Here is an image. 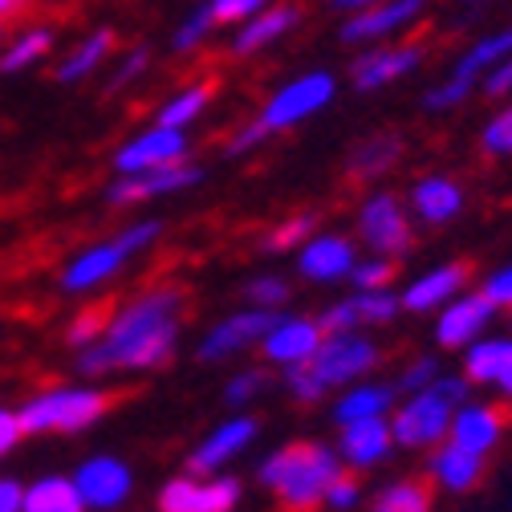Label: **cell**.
Masks as SVG:
<instances>
[{
    "mask_svg": "<svg viewBox=\"0 0 512 512\" xmlns=\"http://www.w3.org/2000/svg\"><path fill=\"white\" fill-rule=\"evenodd\" d=\"M187 313V289L179 281H159L110 309L106 334L78 354L82 378H110V374H151L167 366L179 350Z\"/></svg>",
    "mask_w": 512,
    "mask_h": 512,
    "instance_id": "1",
    "label": "cell"
},
{
    "mask_svg": "<svg viewBox=\"0 0 512 512\" xmlns=\"http://www.w3.org/2000/svg\"><path fill=\"white\" fill-rule=\"evenodd\" d=\"M342 456L334 443L322 439H293L285 447H273L256 464V484H261L281 512H317L330 480L342 472Z\"/></svg>",
    "mask_w": 512,
    "mask_h": 512,
    "instance_id": "2",
    "label": "cell"
},
{
    "mask_svg": "<svg viewBox=\"0 0 512 512\" xmlns=\"http://www.w3.org/2000/svg\"><path fill=\"white\" fill-rule=\"evenodd\" d=\"M472 395V382L464 374H439L427 387L399 395L395 411H391V427H395V443L399 452H419L427 456L435 443L447 439L452 431V419L460 411V403Z\"/></svg>",
    "mask_w": 512,
    "mask_h": 512,
    "instance_id": "3",
    "label": "cell"
},
{
    "mask_svg": "<svg viewBox=\"0 0 512 512\" xmlns=\"http://www.w3.org/2000/svg\"><path fill=\"white\" fill-rule=\"evenodd\" d=\"M110 411V391L98 382H74V387H45L17 407L25 435H82Z\"/></svg>",
    "mask_w": 512,
    "mask_h": 512,
    "instance_id": "4",
    "label": "cell"
},
{
    "mask_svg": "<svg viewBox=\"0 0 512 512\" xmlns=\"http://www.w3.org/2000/svg\"><path fill=\"white\" fill-rule=\"evenodd\" d=\"M305 366L317 374V382H322L330 395H338L342 387H350V382L378 374L382 346L374 342L370 330H326L322 346H317V354Z\"/></svg>",
    "mask_w": 512,
    "mask_h": 512,
    "instance_id": "5",
    "label": "cell"
},
{
    "mask_svg": "<svg viewBox=\"0 0 512 512\" xmlns=\"http://www.w3.org/2000/svg\"><path fill=\"white\" fill-rule=\"evenodd\" d=\"M354 240L378 256H407L415 244V216L395 191H370L354 216Z\"/></svg>",
    "mask_w": 512,
    "mask_h": 512,
    "instance_id": "6",
    "label": "cell"
},
{
    "mask_svg": "<svg viewBox=\"0 0 512 512\" xmlns=\"http://www.w3.org/2000/svg\"><path fill=\"white\" fill-rule=\"evenodd\" d=\"M244 496V484L232 472H183L171 476L159 496H155V512H236Z\"/></svg>",
    "mask_w": 512,
    "mask_h": 512,
    "instance_id": "7",
    "label": "cell"
},
{
    "mask_svg": "<svg viewBox=\"0 0 512 512\" xmlns=\"http://www.w3.org/2000/svg\"><path fill=\"white\" fill-rule=\"evenodd\" d=\"M326 338V326H322V317H313V313H289V309H277L273 313V322L261 338V358L269 370H293V366H305L317 346H322Z\"/></svg>",
    "mask_w": 512,
    "mask_h": 512,
    "instance_id": "8",
    "label": "cell"
},
{
    "mask_svg": "<svg viewBox=\"0 0 512 512\" xmlns=\"http://www.w3.org/2000/svg\"><path fill=\"white\" fill-rule=\"evenodd\" d=\"M261 439V423H256V415L248 411H232L228 419H220L196 447L187 452V472H228L240 456H248V447Z\"/></svg>",
    "mask_w": 512,
    "mask_h": 512,
    "instance_id": "9",
    "label": "cell"
},
{
    "mask_svg": "<svg viewBox=\"0 0 512 512\" xmlns=\"http://www.w3.org/2000/svg\"><path fill=\"white\" fill-rule=\"evenodd\" d=\"M204 183V167L196 163H167V167H151V171H135V175H118L106 187V204L110 208H139L163 196H175V191H191Z\"/></svg>",
    "mask_w": 512,
    "mask_h": 512,
    "instance_id": "10",
    "label": "cell"
},
{
    "mask_svg": "<svg viewBox=\"0 0 512 512\" xmlns=\"http://www.w3.org/2000/svg\"><path fill=\"white\" fill-rule=\"evenodd\" d=\"M269 322H273V309L240 305V309L224 313L220 322H212L200 334L196 358L212 366V362H228V358H236L244 350H256V346H261V338H265V330H269Z\"/></svg>",
    "mask_w": 512,
    "mask_h": 512,
    "instance_id": "11",
    "label": "cell"
},
{
    "mask_svg": "<svg viewBox=\"0 0 512 512\" xmlns=\"http://www.w3.org/2000/svg\"><path fill=\"white\" fill-rule=\"evenodd\" d=\"M504 57H512V29H504V33H492V37L476 41V45H472V49L460 57L456 74L447 78L443 86L427 90L423 106H427V110H452V106H460V102H464V98L476 90V82H480L484 74H492Z\"/></svg>",
    "mask_w": 512,
    "mask_h": 512,
    "instance_id": "12",
    "label": "cell"
},
{
    "mask_svg": "<svg viewBox=\"0 0 512 512\" xmlns=\"http://www.w3.org/2000/svg\"><path fill=\"white\" fill-rule=\"evenodd\" d=\"M74 484L78 496L86 504V512H118L131 504L135 496V472L118 456H90L74 468Z\"/></svg>",
    "mask_w": 512,
    "mask_h": 512,
    "instance_id": "13",
    "label": "cell"
},
{
    "mask_svg": "<svg viewBox=\"0 0 512 512\" xmlns=\"http://www.w3.org/2000/svg\"><path fill=\"white\" fill-rule=\"evenodd\" d=\"M500 309L484 297V289H464L435 313V346L439 350H468L476 338L492 330V317Z\"/></svg>",
    "mask_w": 512,
    "mask_h": 512,
    "instance_id": "14",
    "label": "cell"
},
{
    "mask_svg": "<svg viewBox=\"0 0 512 512\" xmlns=\"http://www.w3.org/2000/svg\"><path fill=\"white\" fill-rule=\"evenodd\" d=\"M403 313V301H399V289H350L346 297L330 301L322 313V326L326 330H382L399 322Z\"/></svg>",
    "mask_w": 512,
    "mask_h": 512,
    "instance_id": "15",
    "label": "cell"
},
{
    "mask_svg": "<svg viewBox=\"0 0 512 512\" xmlns=\"http://www.w3.org/2000/svg\"><path fill=\"white\" fill-rule=\"evenodd\" d=\"M334 90H338V82H334L330 74H305V78H297V82L281 86V90L265 102V110H261L265 131H269V135L289 131V126L305 122L309 114L326 110V106L334 102Z\"/></svg>",
    "mask_w": 512,
    "mask_h": 512,
    "instance_id": "16",
    "label": "cell"
},
{
    "mask_svg": "<svg viewBox=\"0 0 512 512\" xmlns=\"http://www.w3.org/2000/svg\"><path fill=\"white\" fill-rule=\"evenodd\" d=\"M460 374L472 382V391L512 399V334H484L468 350H460Z\"/></svg>",
    "mask_w": 512,
    "mask_h": 512,
    "instance_id": "17",
    "label": "cell"
},
{
    "mask_svg": "<svg viewBox=\"0 0 512 512\" xmlns=\"http://www.w3.org/2000/svg\"><path fill=\"white\" fill-rule=\"evenodd\" d=\"M126 265H131V252H126L114 236H106V240H94V244L78 248L70 261L61 265L57 285H61V293L82 297V293H94V289L110 285Z\"/></svg>",
    "mask_w": 512,
    "mask_h": 512,
    "instance_id": "18",
    "label": "cell"
},
{
    "mask_svg": "<svg viewBox=\"0 0 512 512\" xmlns=\"http://www.w3.org/2000/svg\"><path fill=\"white\" fill-rule=\"evenodd\" d=\"M508 419L512 415H508L504 399H496V395H468L460 403L456 419H452V431H447V439L488 460L496 447H500L504 431H508Z\"/></svg>",
    "mask_w": 512,
    "mask_h": 512,
    "instance_id": "19",
    "label": "cell"
},
{
    "mask_svg": "<svg viewBox=\"0 0 512 512\" xmlns=\"http://www.w3.org/2000/svg\"><path fill=\"white\" fill-rule=\"evenodd\" d=\"M187 131H179V126H147V131H139L135 139H126L110 163H114V175H135V171H151V167H167V163H183L187 159Z\"/></svg>",
    "mask_w": 512,
    "mask_h": 512,
    "instance_id": "20",
    "label": "cell"
},
{
    "mask_svg": "<svg viewBox=\"0 0 512 512\" xmlns=\"http://www.w3.org/2000/svg\"><path fill=\"white\" fill-rule=\"evenodd\" d=\"M293 256H297V273L309 285H342L350 281V269L358 261V240L342 232H313Z\"/></svg>",
    "mask_w": 512,
    "mask_h": 512,
    "instance_id": "21",
    "label": "cell"
},
{
    "mask_svg": "<svg viewBox=\"0 0 512 512\" xmlns=\"http://www.w3.org/2000/svg\"><path fill=\"white\" fill-rule=\"evenodd\" d=\"M57 53V25L41 17H25L0 33V78L29 74Z\"/></svg>",
    "mask_w": 512,
    "mask_h": 512,
    "instance_id": "22",
    "label": "cell"
},
{
    "mask_svg": "<svg viewBox=\"0 0 512 512\" xmlns=\"http://www.w3.org/2000/svg\"><path fill=\"white\" fill-rule=\"evenodd\" d=\"M338 456L350 472H370V468H382L395 452V427H391V415H378V419H358V423H342L338 427Z\"/></svg>",
    "mask_w": 512,
    "mask_h": 512,
    "instance_id": "23",
    "label": "cell"
},
{
    "mask_svg": "<svg viewBox=\"0 0 512 512\" xmlns=\"http://www.w3.org/2000/svg\"><path fill=\"white\" fill-rule=\"evenodd\" d=\"M468 285H472V269L464 261H443V265H431L419 277H411L399 289V301H403V313L435 317L447 301H452L456 293H464Z\"/></svg>",
    "mask_w": 512,
    "mask_h": 512,
    "instance_id": "24",
    "label": "cell"
},
{
    "mask_svg": "<svg viewBox=\"0 0 512 512\" xmlns=\"http://www.w3.org/2000/svg\"><path fill=\"white\" fill-rule=\"evenodd\" d=\"M114 53H118V33L106 29V25H102V29H90V33H82L70 49L57 53V61H53V82H57V86H82V82H90L102 66H110Z\"/></svg>",
    "mask_w": 512,
    "mask_h": 512,
    "instance_id": "25",
    "label": "cell"
},
{
    "mask_svg": "<svg viewBox=\"0 0 512 512\" xmlns=\"http://www.w3.org/2000/svg\"><path fill=\"white\" fill-rule=\"evenodd\" d=\"M480 480H484V456L468 452V447L443 439L427 452V484L435 492L464 496V492L480 488Z\"/></svg>",
    "mask_w": 512,
    "mask_h": 512,
    "instance_id": "26",
    "label": "cell"
},
{
    "mask_svg": "<svg viewBox=\"0 0 512 512\" xmlns=\"http://www.w3.org/2000/svg\"><path fill=\"white\" fill-rule=\"evenodd\" d=\"M419 61H423V41H419V37H411V41H403V45H387V49H370V53H362V57L354 61L350 82H354L362 94H370V90H382V86L399 82L403 74H411Z\"/></svg>",
    "mask_w": 512,
    "mask_h": 512,
    "instance_id": "27",
    "label": "cell"
},
{
    "mask_svg": "<svg viewBox=\"0 0 512 512\" xmlns=\"http://www.w3.org/2000/svg\"><path fill=\"white\" fill-rule=\"evenodd\" d=\"M407 208L419 224L427 228H443L464 212V183L452 175H423L415 179V187L407 191Z\"/></svg>",
    "mask_w": 512,
    "mask_h": 512,
    "instance_id": "28",
    "label": "cell"
},
{
    "mask_svg": "<svg viewBox=\"0 0 512 512\" xmlns=\"http://www.w3.org/2000/svg\"><path fill=\"white\" fill-rule=\"evenodd\" d=\"M399 403V387L395 382H378V378H362L342 387L330 403V419L334 427L342 423H358V419H378V415H391Z\"/></svg>",
    "mask_w": 512,
    "mask_h": 512,
    "instance_id": "29",
    "label": "cell"
},
{
    "mask_svg": "<svg viewBox=\"0 0 512 512\" xmlns=\"http://www.w3.org/2000/svg\"><path fill=\"white\" fill-rule=\"evenodd\" d=\"M403 159V135L395 131H378V135H366L350 147L346 155V179L366 187V183H378L382 175H391Z\"/></svg>",
    "mask_w": 512,
    "mask_h": 512,
    "instance_id": "30",
    "label": "cell"
},
{
    "mask_svg": "<svg viewBox=\"0 0 512 512\" xmlns=\"http://www.w3.org/2000/svg\"><path fill=\"white\" fill-rule=\"evenodd\" d=\"M411 17H419V0H378V5L362 9L358 17H350V25H342V41H374L387 37L395 29H403Z\"/></svg>",
    "mask_w": 512,
    "mask_h": 512,
    "instance_id": "31",
    "label": "cell"
},
{
    "mask_svg": "<svg viewBox=\"0 0 512 512\" xmlns=\"http://www.w3.org/2000/svg\"><path fill=\"white\" fill-rule=\"evenodd\" d=\"M366 512H435V488L415 476H399L370 492Z\"/></svg>",
    "mask_w": 512,
    "mask_h": 512,
    "instance_id": "32",
    "label": "cell"
},
{
    "mask_svg": "<svg viewBox=\"0 0 512 512\" xmlns=\"http://www.w3.org/2000/svg\"><path fill=\"white\" fill-rule=\"evenodd\" d=\"M21 512H86L74 476H37L25 484V508Z\"/></svg>",
    "mask_w": 512,
    "mask_h": 512,
    "instance_id": "33",
    "label": "cell"
},
{
    "mask_svg": "<svg viewBox=\"0 0 512 512\" xmlns=\"http://www.w3.org/2000/svg\"><path fill=\"white\" fill-rule=\"evenodd\" d=\"M212 94H216V82H212V78L187 82V86H179V90L159 106L155 122H163V126H179V131H187V126L212 106Z\"/></svg>",
    "mask_w": 512,
    "mask_h": 512,
    "instance_id": "34",
    "label": "cell"
},
{
    "mask_svg": "<svg viewBox=\"0 0 512 512\" xmlns=\"http://www.w3.org/2000/svg\"><path fill=\"white\" fill-rule=\"evenodd\" d=\"M297 17H301L297 5H277V9H269V13H261V17H252V25H244V29L236 33L232 53H236V57H248V53H256V49H265L269 41H277L281 33H289V29L297 25Z\"/></svg>",
    "mask_w": 512,
    "mask_h": 512,
    "instance_id": "35",
    "label": "cell"
},
{
    "mask_svg": "<svg viewBox=\"0 0 512 512\" xmlns=\"http://www.w3.org/2000/svg\"><path fill=\"white\" fill-rule=\"evenodd\" d=\"M273 387L269 366H244L224 382V407L228 411H252L256 403L265 399V391Z\"/></svg>",
    "mask_w": 512,
    "mask_h": 512,
    "instance_id": "36",
    "label": "cell"
},
{
    "mask_svg": "<svg viewBox=\"0 0 512 512\" xmlns=\"http://www.w3.org/2000/svg\"><path fill=\"white\" fill-rule=\"evenodd\" d=\"M317 212H297V216H289V220H277L265 236H261V252H269V256H277V252H297L313 232H317Z\"/></svg>",
    "mask_w": 512,
    "mask_h": 512,
    "instance_id": "37",
    "label": "cell"
},
{
    "mask_svg": "<svg viewBox=\"0 0 512 512\" xmlns=\"http://www.w3.org/2000/svg\"><path fill=\"white\" fill-rule=\"evenodd\" d=\"M399 281V261L378 252H358V261L350 269V289H395Z\"/></svg>",
    "mask_w": 512,
    "mask_h": 512,
    "instance_id": "38",
    "label": "cell"
},
{
    "mask_svg": "<svg viewBox=\"0 0 512 512\" xmlns=\"http://www.w3.org/2000/svg\"><path fill=\"white\" fill-rule=\"evenodd\" d=\"M293 297V285L281 277V273H261V277H252L244 281V305H256V309H285Z\"/></svg>",
    "mask_w": 512,
    "mask_h": 512,
    "instance_id": "39",
    "label": "cell"
},
{
    "mask_svg": "<svg viewBox=\"0 0 512 512\" xmlns=\"http://www.w3.org/2000/svg\"><path fill=\"white\" fill-rule=\"evenodd\" d=\"M106 322H110V309H82V313L70 317V326L61 330V338H66L70 350L82 354V350H90L106 334Z\"/></svg>",
    "mask_w": 512,
    "mask_h": 512,
    "instance_id": "40",
    "label": "cell"
},
{
    "mask_svg": "<svg viewBox=\"0 0 512 512\" xmlns=\"http://www.w3.org/2000/svg\"><path fill=\"white\" fill-rule=\"evenodd\" d=\"M147 66H151V49H147V45H131V49L114 53V70H110L106 90L118 94V90H126V86H135V82L147 74Z\"/></svg>",
    "mask_w": 512,
    "mask_h": 512,
    "instance_id": "41",
    "label": "cell"
},
{
    "mask_svg": "<svg viewBox=\"0 0 512 512\" xmlns=\"http://www.w3.org/2000/svg\"><path fill=\"white\" fill-rule=\"evenodd\" d=\"M362 500H366V496H362L358 472L342 468V472L330 480V488H326V496H322V508H326V512H358Z\"/></svg>",
    "mask_w": 512,
    "mask_h": 512,
    "instance_id": "42",
    "label": "cell"
},
{
    "mask_svg": "<svg viewBox=\"0 0 512 512\" xmlns=\"http://www.w3.org/2000/svg\"><path fill=\"white\" fill-rule=\"evenodd\" d=\"M114 240L131 252V261H139V256H147L163 240V220H131L114 232Z\"/></svg>",
    "mask_w": 512,
    "mask_h": 512,
    "instance_id": "43",
    "label": "cell"
},
{
    "mask_svg": "<svg viewBox=\"0 0 512 512\" xmlns=\"http://www.w3.org/2000/svg\"><path fill=\"white\" fill-rule=\"evenodd\" d=\"M212 33H216V17H212V9H208V5H200L196 13H191V17L175 29L171 49H175V53H196V49L204 45V37H212Z\"/></svg>",
    "mask_w": 512,
    "mask_h": 512,
    "instance_id": "44",
    "label": "cell"
},
{
    "mask_svg": "<svg viewBox=\"0 0 512 512\" xmlns=\"http://www.w3.org/2000/svg\"><path fill=\"white\" fill-rule=\"evenodd\" d=\"M439 374H443V366H439L435 354H415V358H407V362L399 366V374H395L391 382L399 387V395H411V391L427 387V382H435Z\"/></svg>",
    "mask_w": 512,
    "mask_h": 512,
    "instance_id": "45",
    "label": "cell"
},
{
    "mask_svg": "<svg viewBox=\"0 0 512 512\" xmlns=\"http://www.w3.org/2000/svg\"><path fill=\"white\" fill-rule=\"evenodd\" d=\"M480 147H484V155H492V159L512 155V106H504V110L484 126Z\"/></svg>",
    "mask_w": 512,
    "mask_h": 512,
    "instance_id": "46",
    "label": "cell"
},
{
    "mask_svg": "<svg viewBox=\"0 0 512 512\" xmlns=\"http://www.w3.org/2000/svg\"><path fill=\"white\" fill-rule=\"evenodd\" d=\"M265 139H269V131H265L261 118H256V122H240L236 131L224 139V155H232V159H236V155H252Z\"/></svg>",
    "mask_w": 512,
    "mask_h": 512,
    "instance_id": "47",
    "label": "cell"
},
{
    "mask_svg": "<svg viewBox=\"0 0 512 512\" xmlns=\"http://www.w3.org/2000/svg\"><path fill=\"white\" fill-rule=\"evenodd\" d=\"M480 289H484V297H488L496 309H512V261L500 265V269H492V273L480 281Z\"/></svg>",
    "mask_w": 512,
    "mask_h": 512,
    "instance_id": "48",
    "label": "cell"
},
{
    "mask_svg": "<svg viewBox=\"0 0 512 512\" xmlns=\"http://www.w3.org/2000/svg\"><path fill=\"white\" fill-rule=\"evenodd\" d=\"M265 0H208V9L216 17V29L220 25H236V21H248Z\"/></svg>",
    "mask_w": 512,
    "mask_h": 512,
    "instance_id": "49",
    "label": "cell"
},
{
    "mask_svg": "<svg viewBox=\"0 0 512 512\" xmlns=\"http://www.w3.org/2000/svg\"><path fill=\"white\" fill-rule=\"evenodd\" d=\"M25 439V427H21V415L13 407H0V460H5L13 447Z\"/></svg>",
    "mask_w": 512,
    "mask_h": 512,
    "instance_id": "50",
    "label": "cell"
},
{
    "mask_svg": "<svg viewBox=\"0 0 512 512\" xmlns=\"http://www.w3.org/2000/svg\"><path fill=\"white\" fill-rule=\"evenodd\" d=\"M25 508V484L13 476H0V512H21Z\"/></svg>",
    "mask_w": 512,
    "mask_h": 512,
    "instance_id": "51",
    "label": "cell"
},
{
    "mask_svg": "<svg viewBox=\"0 0 512 512\" xmlns=\"http://www.w3.org/2000/svg\"><path fill=\"white\" fill-rule=\"evenodd\" d=\"M484 90L492 94V98H504V94H512V57H504L500 66L484 78Z\"/></svg>",
    "mask_w": 512,
    "mask_h": 512,
    "instance_id": "52",
    "label": "cell"
},
{
    "mask_svg": "<svg viewBox=\"0 0 512 512\" xmlns=\"http://www.w3.org/2000/svg\"><path fill=\"white\" fill-rule=\"evenodd\" d=\"M33 9V0H0V33L13 29L17 21H25Z\"/></svg>",
    "mask_w": 512,
    "mask_h": 512,
    "instance_id": "53",
    "label": "cell"
},
{
    "mask_svg": "<svg viewBox=\"0 0 512 512\" xmlns=\"http://www.w3.org/2000/svg\"><path fill=\"white\" fill-rule=\"evenodd\" d=\"M338 9H370V5H378V0H334Z\"/></svg>",
    "mask_w": 512,
    "mask_h": 512,
    "instance_id": "54",
    "label": "cell"
},
{
    "mask_svg": "<svg viewBox=\"0 0 512 512\" xmlns=\"http://www.w3.org/2000/svg\"><path fill=\"white\" fill-rule=\"evenodd\" d=\"M508 407H512V399H508Z\"/></svg>",
    "mask_w": 512,
    "mask_h": 512,
    "instance_id": "55",
    "label": "cell"
},
{
    "mask_svg": "<svg viewBox=\"0 0 512 512\" xmlns=\"http://www.w3.org/2000/svg\"><path fill=\"white\" fill-rule=\"evenodd\" d=\"M508 313H512V309H508Z\"/></svg>",
    "mask_w": 512,
    "mask_h": 512,
    "instance_id": "56",
    "label": "cell"
}]
</instances>
